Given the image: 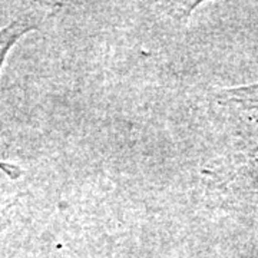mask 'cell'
I'll list each match as a JSON object with an SVG mask.
<instances>
[{
  "mask_svg": "<svg viewBox=\"0 0 258 258\" xmlns=\"http://www.w3.org/2000/svg\"><path fill=\"white\" fill-rule=\"evenodd\" d=\"M230 95L232 96V101L245 106L249 111H254L258 113V85L244 89H235L231 91Z\"/></svg>",
  "mask_w": 258,
  "mask_h": 258,
  "instance_id": "cell-1",
  "label": "cell"
}]
</instances>
